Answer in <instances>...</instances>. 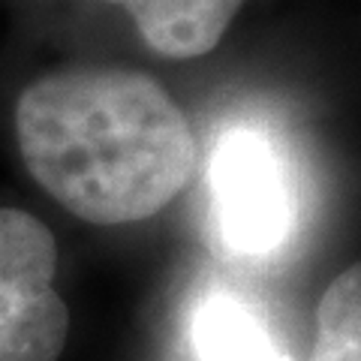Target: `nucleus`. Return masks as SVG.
<instances>
[{
	"mask_svg": "<svg viewBox=\"0 0 361 361\" xmlns=\"http://www.w3.org/2000/svg\"><path fill=\"white\" fill-rule=\"evenodd\" d=\"M16 135L33 180L97 226L154 217L184 190L196 163L180 106L135 70L42 75L18 97Z\"/></svg>",
	"mask_w": 361,
	"mask_h": 361,
	"instance_id": "1",
	"label": "nucleus"
},
{
	"mask_svg": "<svg viewBox=\"0 0 361 361\" xmlns=\"http://www.w3.org/2000/svg\"><path fill=\"white\" fill-rule=\"evenodd\" d=\"M58 244L27 211L0 208V361H58L70 310L54 289Z\"/></svg>",
	"mask_w": 361,
	"mask_h": 361,
	"instance_id": "2",
	"label": "nucleus"
},
{
	"mask_svg": "<svg viewBox=\"0 0 361 361\" xmlns=\"http://www.w3.org/2000/svg\"><path fill=\"white\" fill-rule=\"evenodd\" d=\"M214 217L232 253L262 256L286 238L292 193L277 151L256 133H232L211 163Z\"/></svg>",
	"mask_w": 361,
	"mask_h": 361,
	"instance_id": "3",
	"label": "nucleus"
},
{
	"mask_svg": "<svg viewBox=\"0 0 361 361\" xmlns=\"http://www.w3.org/2000/svg\"><path fill=\"white\" fill-rule=\"evenodd\" d=\"M135 18L148 49L172 61L214 51L244 0H109Z\"/></svg>",
	"mask_w": 361,
	"mask_h": 361,
	"instance_id": "4",
	"label": "nucleus"
},
{
	"mask_svg": "<svg viewBox=\"0 0 361 361\" xmlns=\"http://www.w3.org/2000/svg\"><path fill=\"white\" fill-rule=\"evenodd\" d=\"M193 341L199 361H289L262 316L235 295H214L202 304Z\"/></svg>",
	"mask_w": 361,
	"mask_h": 361,
	"instance_id": "5",
	"label": "nucleus"
},
{
	"mask_svg": "<svg viewBox=\"0 0 361 361\" xmlns=\"http://www.w3.org/2000/svg\"><path fill=\"white\" fill-rule=\"evenodd\" d=\"M310 361H361V268L349 265L316 310V343Z\"/></svg>",
	"mask_w": 361,
	"mask_h": 361,
	"instance_id": "6",
	"label": "nucleus"
}]
</instances>
